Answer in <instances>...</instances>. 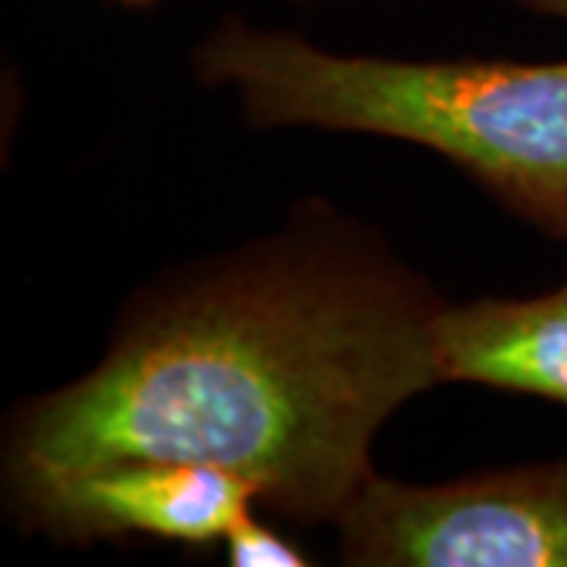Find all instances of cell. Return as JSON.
<instances>
[{"instance_id": "3", "label": "cell", "mask_w": 567, "mask_h": 567, "mask_svg": "<svg viewBox=\"0 0 567 567\" xmlns=\"http://www.w3.org/2000/svg\"><path fill=\"white\" fill-rule=\"evenodd\" d=\"M338 527L347 565L567 567V457L442 486L372 476Z\"/></svg>"}, {"instance_id": "2", "label": "cell", "mask_w": 567, "mask_h": 567, "mask_svg": "<svg viewBox=\"0 0 567 567\" xmlns=\"http://www.w3.org/2000/svg\"><path fill=\"white\" fill-rule=\"evenodd\" d=\"M256 126H319L425 145L551 237L567 240V61L410 63L347 58L246 22L196 51Z\"/></svg>"}, {"instance_id": "6", "label": "cell", "mask_w": 567, "mask_h": 567, "mask_svg": "<svg viewBox=\"0 0 567 567\" xmlns=\"http://www.w3.org/2000/svg\"><path fill=\"white\" fill-rule=\"evenodd\" d=\"M224 555L227 565L234 567H303L309 565L306 551L293 546L290 539L278 536L275 529L256 520L252 511H246L244 517L227 529L224 536Z\"/></svg>"}, {"instance_id": "4", "label": "cell", "mask_w": 567, "mask_h": 567, "mask_svg": "<svg viewBox=\"0 0 567 567\" xmlns=\"http://www.w3.org/2000/svg\"><path fill=\"white\" fill-rule=\"evenodd\" d=\"M32 524L63 539L155 536L183 546L224 543L259 492L244 476L186 461H107L10 480Z\"/></svg>"}, {"instance_id": "5", "label": "cell", "mask_w": 567, "mask_h": 567, "mask_svg": "<svg viewBox=\"0 0 567 567\" xmlns=\"http://www.w3.org/2000/svg\"><path fill=\"white\" fill-rule=\"evenodd\" d=\"M435 365L442 382L536 394L567 406V281L529 300L442 306Z\"/></svg>"}, {"instance_id": "7", "label": "cell", "mask_w": 567, "mask_h": 567, "mask_svg": "<svg viewBox=\"0 0 567 567\" xmlns=\"http://www.w3.org/2000/svg\"><path fill=\"white\" fill-rule=\"evenodd\" d=\"M520 7H529L536 13H546V17H558L567 20V0H517Z\"/></svg>"}, {"instance_id": "8", "label": "cell", "mask_w": 567, "mask_h": 567, "mask_svg": "<svg viewBox=\"0 0 567 567\" xmlns=\"http://www.w3.org/2000/svg\"><path fill=\"white\" fill-rule=\"evenodd\" d=\"M121 3H133V7H142V3H155V0H121Z\"/></svg>"}, {"instance_id": "1", "label": "cell", "mask_w": 567, "mask_h": 567, "mask_svg": "<svg viewBox=\"0 0 567 567\" xmlns=\"http://www.w3.org/2000/svg\"><path fill=\"white\" fill-rule=\"evenodd\" d=\"M435 303L388 256L293 230L171 281L102 363L22 406L7 480L107 461L230 470L293 520H341L372 442L442 382Z\"/></svg>"}]
</instances>
